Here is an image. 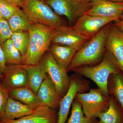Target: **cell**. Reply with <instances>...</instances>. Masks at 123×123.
<instances>
[{
  "mask_svg": "<svg viewBox=\"0 0 123 123\" xmlns=\"http://www.w3.org/2000/svg\"><path fill=\"white\" fill-rule=\"evenodd\" d=\"M56 28L33 23L29 29L30 42L25 55L22 56V65L38 64L46 52L48 51Z\"/></svg>",
  "mask_w": 123,
  "mask_h": 123,
  "instance_id": "cell-1",
  "label": "cell"
},
{
  "mask_svg": "<svg viewBox=\"0 0 123 123\" xmlns=\"http://www.w3.org/2000/svg\"><path fill=\"white\" fill-rule=\"evenodd\" d=\"M109 26L103 27L76 52L67 72L82 66H91L101 61L106 50L105 41Z\"/></svg>",
  "mask_w": 123,
  "mask_h": 123,
  "instance_id": "cell-2",
  "label": "cell"
},
{
  "mask_svg": "<svg viewBox=\"0 0 123 123\" xmlns=\"http://www.w3.org/2000/svg\"><path fill=\"white\" fill-rule=\"evenodd\" d=\"M119 68L115 57L106 50L102 60L98 64L95 66H82L71 71L92 80L108 97V79L112 74L118 73Z\"/></svg>",
  "mask_w": 123,
  "mask_h": 123,
  "instance_id": "cell-3",
  "label": "cell"
},
{
  "mask_svg": "<svg viewBox=\"0 0 123 123\" xmlns=\"http://www.w3.org/2000/svg\"><path fill=\"white\" fill-rule=\"evenodd\" d=\"M22 8L33 23L55 28L65 25L63 19L43 0H24Z\"/></svg>",
  "mask_w": 123,
  "mask_h": 123,
  "instance_id": "cell-4",
  "label": "cell"
},
{
  "mask_svg": "<svg viewBox=\"0 0 123 123\" xmlns=\"http://www.w3.org/2000/svg\"><path fill=\"white\" fill-rule=\"evenodd\" d=\"M75 98L80 104L85 116L88 118L98 117L109 106V97L98 88L91 89L88 93H78Z\"/></svg>",
  "mask_w": 123,
  "mask_h": 123,
  "instance_id": "cell-5",
  "label": "cell"
},
{
  "mask_svg": "<svg viewBox=\"0 0 123 123\" xmlns=\"http://www.w3.org/2000/svg\"><path fill=\"white\" fill-rule=\"evenodd\" d=\"M45 3L58 15L66 17L69 26L73 25L91 7V3L81 0H46Z\"/></svg>",
  "mask_w": 123,
  "mask_h": 123,
  "instance_id": "cell-6",
  "label": "cell"
},
{
  "mask_svg": "<svg viewBox=\"0 0 123 123\" xmlns=\"http://www.w3.org/2000/svg\"><path fill=\"white\" fill-rule=\"evenodd\" d=\"M40 62L43 65L57 92L63 98L68 90L71 81L67 70L57 63L49 51L45 53Z\"/></svg>",
  "mask_w": 123,
  "mask_h": 123,
  "instance_id": "cell-7",
  "label": "cell"
},
{
  "mask_svg": "<svg viewBox=\"0 0 123 123\" xmlns=\"http://www.w3.org/2000/svg\"><path fill=\"white\" fill-rule=\"evenodd\" d=\"M90 38L77 32L72 26L65 25L56 28L55 34L52 39L51 44L68 46L77 52Z\"/></svg>",
  "mask_w": 123,
  "mask_h": 123,
  "instance_id": "cell-8",
  "label": "cell"
},
{
  "mask_svg": "<svg viewBox=\"0 0 123 123\" xmlns=\"http://www.w3.org/2000/svg\"><path fill=\"white\" fill-rule=\"evenodd\" d=\"M115 20L114 18L101 17L85 13L72 27L78 33L91 38L104 26Z\"/></svg>",
  "mask_w": 123,
  "mask_h": 123,
  "instance_id": "cell-9",
  "label": "cell"
},
{
  "mask_svg": "<svg viewBox=\"0 0 123 123\" xmlns=\"http://www.w3.org/2000/svg\"><path fill=\"white\" fill-rule=\"evenodd\" d=\"M88 85L78 77L71 79L68 90L60 101V108L57 113L56 123H66L73 101L78 93H82L88 87Z\"/></svg>",
  "mask_w": 123,
  "mask_h": 123,
  "instance_id": "cell-10",
  "label": "cell"
},
{
  "mask_svg": "<svg viewBox=\"0 0 123 123\" xmlns=\"http://www.w3.org/2000/svg\"><path fill=\"white\" fill-rule=\"evenodd\" d=\"M105 47L115 57L123 72V33L114 24L109 26Z\"/></svg>",
  "mask_w": 123,
  "mask_h": 123,
  "instance_id": "cell-11",
  "label": "cell"
},
{
  "mask_svg": "<svg viewBox=\"0 0 123 123\" xmlns=\"http://www.w3.org/2000/svg\"><path fill=\"white\" fill-rule=\"evenodd\" d=\"M57 119L55 109L42 105L30 114L16 119L1 121L0 123H56Z\"/></svg>",
  "mask_w": 123,
  "mask_h": 123,
  "instance_id": "cell-12",
  "label": "cell"
},
{
  "mask_svg": "<svg viewBox=\"0 0 123 123\" xmlns=\"http://www.w3.org/2000/svg\"><path fill=\"white\" fill-rule=\"evenodd\" d=\"M87 12L88 15L114 19L119 18L123 12V3L107 0H93Z\"/></svg>",
  "mask_w": 123,
  "mask_h": 123,
  "instance_id": "cell-13",
  "label": "cell"
},
{
  "mask_svg": "<svg viewBox=\"0 0 123 123\" xmlns=\"http://www.w3.org/2000/svg\"><path fill=\"white\" fill-rule=\"evenodd\" d=\"M3 78L2 85L8 91L29 86L28 75L22 64L10 65L8 66Z\"/></svg>",
  "mask_w": 123,
  "mask_h": 123,
  "instance_id": "cell-14",
  "label": "cell"
},
{
  "mask_svg": "<svg viewBox=\"0 0 123 123\" xmlns=\"http://www.w3.org/2000/svg\"><path fill=\"white\" fill-rule=\"evenodd\" d=\"M36 95L41 105L53 109L59 106L60 101L62 98L48 75L40 86Z\"/></svg>",
  "mask_w": 123,
  "mask_h": 123,
  "instance_id": "cell-15",
  "label": "cell"
},
{
  "mask_svg": "<svg viewBox=\"0 0 123 123\" xmlns=\"http://www.w3.org/2000/svg\"><path fill=\"white\" fill-rule=\"evenodd\" d=\"M37 107L22 103L9 97L0 121L20 118L31 114Z\"/></svg>",
  "mask_w": 123,
  "mask_h": 123,
  "instance_id": "cell-16",
  "label": "cell"
},
{
  "mask_svg": "<svg viewBox=\"0 0 123 123\" xmlns=\"http://www.w3.org/2000/svg\"><path fill=\"white\" fill-rule=\"evenodd\" d=\"M49 51L57 63L66 70L77 52L68 46L57 44H51Z\"/></svg>",
  "mask_w": 123,
  "mask_h": 123,
  "instance_id": "cell-17",
  "label": "cell"
},
{
  "mask_svg": "<svg viewBox=\"0 0 123 123\" xmlns=\"http://www.w3.org/2000/svg\"><path fill=\"white\" fill-rule=\"evenodd\" d=\"M22 65L28 75L29 88L37 94L39 87L47 75L44 67L40 62L34 65Z\"/></svg>",
  "mask_w": 123,
  "mask_h": 123,
  "instance_id": "cell-18",
  "label": "cell"
},
{
  "mask_svg": "<svg viewBox=\"0 0 123 123\" xmlns=\"http://www.w3.org/2000/svg\"><path fill=\"white\" fill-rule=\"evenodd\" d=\"M10 97L24 104L38 107L41 104L37 97L29 86H24L9 90Z\"/></svg>",
  "mask_w": 123,
  "mask_h": 123,
  "instance_id": "cell-19",
  "label": "cell"
},
{
  "mask_svg": "<svg viewBox=\"0 0 123 123\" xmlns=\"http://www.w3.org/2000/svg\"><path fill=\"white\" fill-rule=\"evenodd\" d=\"M7 21L13 33L28 31L33 24L23 10L18 7L14 14Z\"/></svg>",
  "mask_w": 123,
  "mask_h": 123,
  "instance_id": "cell-20",
  "label": "cell"
},
{
  "mask_svg": "<svg viewBox=\"0 0 123 123\" xmlns=\"http://www.w3.org/2000/svg\"><path fill=\"white\" fill-rule=\"evenodd\" d=\"M100 123H123V117L112 98H109L107 110L98 117Z\"/></svg>",
  "mask_w": 123,
  "mask_h": 123,
  "instance_id": "cell-21",
  "label": "cell"
},
{
  "mask_svg": "<svg viewBox=\"0 0 123 123\" xmlns=\"http://www.w3.org/2000/svg\"><path fill=\"white\" fill-rule=\"evenodd\" d=\"M5 56L6 64L9 65L22 64V56L15 47L11 38L1 46Z\"/></svg>",
  "mask_w": 123,
  "mask_h": 123,
  "instance_id": "cell-22",
  "label": "cell"
},
{
  "mask_svg": "<svg viewBox=\"0 0 123 123\" xmlns=\"http://www.w3.org/2000/svg\"><path fill=\"white\" fill-rule=\"evenodd\" d=\"M72 107L71 114L66 123H100L95 118L86 117L81 105L77 101L73 103Z\"/></svg>",
  "mask_w": 123,
  "mask_h": 123,
  "instance_id": "cell-23",
  "label": "cell"
},
{
  "mask_svg": "<svg viewBox=\"0 0 123 123\" xmlns=\"http://www.w3.org/2000/svg\"><path fill=\"white\" fill-rule=\"evenodd\" d=\"M30 34L28 31H22L13 33L11 39L14 45L19 51L22 56L25 55L30 42Z\"/></svg>",
  "mask_w": 123,
  "mask_h": 123,
  "instance_id": "cell-24",
  "label": "cell"
},
{
  "mask_svg": "<svg viewBox=\"0 0 123 123\" xmlns=\"http://www.w3.org/2000/svg\"><path fill=\"white\" fill-rule=\"evenodd\" d=\"M113 75L114 94L121 106L123 112V78L119 73Z\"/></svg>",
  "mask_w": 123,
  "mask_h": 123,
  "instance_id": "cell-25",
  "label": "cell"
},
{
  "mask_svg": "<svg viewBox=\"0 0 123 123\" xmlns=\"http://www.w3.org/2000/svg\"><path fill=\"white\" fill-rule=\"evenodd\" d=\"M18 7L6 0H0V12L5 20H8L13 15Z\"/></svg>",
  "mask_w": 123,
  "mask_h": 123,
  "instance_id": "cell-26",
  "label": "cell"
},
{
  "mask_svg": "<svg viewBox=\"0 0 123 123\" xmlns=\"http://www.w3.org/2000/svg\"><path fill=\"white\" fill-rule=\"evenodd\" d=\"M12 31L7 20L0 18V45L2 46L12 35Z\"/></svg>",
  "mask_w": 123,
  "mask_h": 123,
  "instance_id": "cell-27",
  "label": "cell"
},
{
  "mask_svg": "<svg viewBox=\"0 0 123 123\" xmlns=\"http://www.w3.org/2000/svg\"><path fill=\"white\" fill-rule=\"evenodd\" d=\"M9 97V91L5 88L2 83H0V120L4 112L7 101Z\"/></svg>",
  "mask_w": 123,
  "mask_h": 123,
  "instance_id": "cell-28",
  "label": "cell"
},
{
  "mask_svg": "<svg viewBox=\"0 0 123 123\" xmlns=\"http://www.w3.org/2000/svg\"><path fill=\"white\" fill-rule=\"evenodd\" d=\"M7 67L4 53L0 45V73L4 75L7 70Z\"/></svg>",
  "mask_w": 123,
  "mask_h": 123,
  "instance_id": "cell-29",
  "label": "cell"
},
{
  "mask_svg": "<svg viewBox=\"0 0 123 123\" xmlns=\"http://www.w3.org/2000/svg\"><path fill=\"white\" fill-rule=\"evenodd\" d=\"M114 21V25L118 27L123 33V20H121L120 18H118L115 20Z\"/></svg>",
  "mask_w": 123,
  "mask_h": 123,
  "instance_id": "cell-30",
  "label": "cell"
},
{
  "mask_svg": "<svg viewBox=\"0 0 123 123\" xmlns=\"http://www.w3.org/2000/svg\"><path fill=\"white\" fill-rule=\"evenodd\" d=\"M7 1L11 2L13 5L22 8L24 3V0H6Z\"/></svg>",
  "mask_w": 123,
  "mask_h": 123,
  "instance_id": "cell-31",
  "label": "cell"
},
{
  "mask_svg": "<svg viewBox=\"0 0 123 123\" xmlns=\"http://www.w3.org/2000/svg\"><path fill=\"white\" fill-rule=\"evenodd\" d=\"M107 0L112 1V2L123 3V0Z\"/></svg>",
  "mask_w": 123,
  "mask_h": 123,
  "instance_id": "cell-32",
  "label": "cell"
},
{
  "mask_svg": "<svg viewBox=\"0 0 123 123\" xmlns=\"http://www.w3.org/2000/svg\"><path fill=\"white\" fill-rule=\"evenodd\" d=\"M82 1L86 2H88V3H91L93 0H81Z\"/></svg>",
  "mask_w": 123,
  "mask_h": 123,
  "instance_id": "cell-33",
  "label": "cell"
},
{
  "mask_svg": "<svg viewBox=\"0 0 123 123\" xmlns=\"http://www.w3.org/2000/svg\"><path fill=\"white\" fill-rule=\"evenodd\" d=\"M4 75L0 73V80L4 78Z\"/></svg>",
  "mask_w": 123,
  "mask_h": 123,
  "instance_id": "cell-34",
  "label": "cell"
},
{
  "mask_svg": "<svg viewBox=\"0 0 123 123\" xmlns=\"http://www.w3.org/2000/svg\"><path fill=\"white\" fill-rule=\"evenodd\" d=\"M120 19H121V20H123V13L121 15H120V17L119 18Z\"/></svg>",
  "mask_w": 123,
  "mask_h": 123,
  "instance_id": "cell-35",
  "label": "cell"
},
{
  "mask_svg": "<svg viewBox=\"0 0 123 123\" xmlns=\"http://www.w3.org/2000/svg\"><path fill=\"white\" fill-rule=\"evenodd\" d=\"M2 18V16H1V14L0 12V18Z\"/></svg>",
  "mask_w": 123,
  "mask_h": 123,
  "instance_id": "cell-36",
  "label": "cell"
},
{
  "mask_svg": "<svg viewBox=\"0 0 123 123\" xmlns=\"http://www.w3.org/2000/svg\"></svg>",
  "mask_w": 123,
  "mask_h": 123,
  "instance_id": "cell-37",
  "label": "cell"
}]
</instances>
